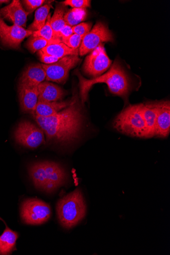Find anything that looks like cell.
Wrapping results in <instances>:
<instances>
[{
  "mask_svg": "<svg viewBox=\"0 0 170 255\" xmlns=\"http://www.w3.org/2000/svg\"><path fill=\"white\" fill-rule=\"evenodd\" d=\"M29 14L23 9L18 0H14L9 5L0 9V17L23 28L26 26L27 16Z\"/></svg>",
  "mask_w": 170,
  "mask_h": 255,
  "instance_id": "cell-12",
  "label": "cell"
},
{
  "mask_svg": "<svg viewBox=\"0 0 170 255\" xmlns=\"http://www.w3.org/2000/svg\"><path fill=\"white\" fill-rule=\"evenodd\" d=\"M14 137L18 144L31 149L37 148L44 142L43 130L28 121L18 124L14 131Z\"/></svg>",
  "mask_w": 170,
  "mask_h": 255,
  "instance_id": "cell-7",
  "label": "cell"
},
{
  "mask_svg": "<svg viewBox=\"0 0 170 255\" xmlns=\"http://www.w3.org/2000/svg\"><path fill=\"white\" fill-rule=\"evenodd\" d=\"M58 220L66 229L74 227L82 221L86 215L87 207L83 194L77 189L61 198L56 207Z\"/></svg>",
  "mask_w": 170,
  "mask_h": 255,
  "instance_id": "cell-4",
  "label": "cell"
},
{
  "mask_svg": "<svg viewBox=\"0 0 170 255\" xmlns=\"http://www.w3.org/2000/svg\"><path fill=\"white\" fill-rule=\"evenodd\" d=\"M9 2V1H6V0H0V4L7 3Z\"/></svg>",
  "mask_w": 170,
  "mask_h": 255,
  "instance_id": "cell-32",
  "label": "cell"
},
{
  "mask_svg": "<svg viewBox=\"0 0 170 255\" xmlns=\"http://www.w3.org/2000/svg\"><path fill=\"white\" fill-rule=\"evenodd\" d=\"M86 16L85 9L73 8L69 9L65 13L64 18L66 24L74 27L83 21Z\"/></svg>",
  "mask_w": 170,
  "mask_h": 255,
  "instance_id": "cell-24",
  "label": "cell"
},
{
  "mask_svg": "<svg viewBox=\"0 0 170 255\" xmlns=\"http://www.w3.org/2000/svg\"><path fill=\"white\" fill-rule=\"evenodd\" d=\"M51 16V13H49L43 27L39 31L33 32L32 36L41 37L48 41L54 43L62 42L61 39L55 34L51 27L50 22Z\"/></svg>",
  "mask_w": 170,
  "mask_h": 255,
  "instance_id": "cell-23",
  "label": "cell"
},
{
  "mask_svg": "<svg viewBox=\"0 0 170 255\" xmlns=\"http://www.w3.org/2000/svg\"><path fill=\"white\" fill-rule=\"evenodd\" d=\"M40 56V61L45 64H51L57 62L59 59L45 54H38Z\"/></svg>",
  "mask_w": 170,
  "mask_h": 255,
  "instance_id": "cell-31",
  "label": "cell"
},
{
  "mask_svg": "<svg viewBox=\"0 0 170 255\" xmlns=\"http://www.w3.org/2000/svg\"><path fill=\"white\" fill-rule=\"evenodd\" d=\"M33 33L17 25L8 26L0 17V41L6 47L18 49L23 39L31 36Z\"/></svg>",
  "mask_w": 170,
  "mask_h": 255,
  "instance_id": "cell-11",
  "label": "cell"
},
{
  "mask_svg": "<svg viewBox=\"0 0 170 255\" xmlns=\"http://www.w3.org/2000/svg\"><path fill=\"white\" fill-rule=\"evenodd\" d=\"M80 61L77 55H70L51 64H41L46 74L45 80L64 84L68 79L69 71Z\"/></svg>",
  "mask_w": 170,
  "mask_h": 255,
  "instance_id": "cell-8",
  "label": "cell"
},
{
  "mask_svg": "<svg viewBox=\"0 0 170 255\" xmlns=\"http://www.w3.org/2000/svg\"><path fill=\"white\" fill-rule=\"evenodd\" d=\"M76 96L72 99L64 102H48L38 101L35 112L33 115L38 117L46 118L53 116L70 106L76 99Z\"/></svg>",
  "mask_w": 170,
  "mask_h": 255,
  "instance_id": "cell-16",
  "label": "cell"
},
{
  "mask_svg": "<svg viewBox=\"0 0 170 255\" xmlns=\"http://www.w3.org/2000/svg\"><path fill=\"white\" fill-rule=\"evenodd\" d=\"M157 114L155 136L165 137L170 132V104L169 101L156 104Z\"/></svg>",
  "mask_w": 170,
  "mask_h": 255,
  "instance_id": "cell-14",
  "label": "cell"
},
{
  "mask_svg": "<svg viewBox=\"0 0 170 255\" xmlns=\"http://www.w3.org/2000/svg\"><path fill=\"white\" fill-rule=\"evenodd\" d=\"M141 110L147 129V138L155 136L157 114L156 104H140Z\"/></svg>",
  "mask_w": 170,
  "mask_h": 255,
  "instance_id": "cell-18",
  "label": "cell"
},
{
  "mask_svg": "<svg viewBox=\"0 0 170 255\" xmlns=\"http://www.w3.org/2000/svg\"><path fill=\"white\" fill-rule=\"evenodd\" d=\"M53 42L48 41L41 37L31 36L26 43L27 48L33 53L39 51Z\"/></svg>",
  "mask_w": 170,
  "mask_h": 255,
  "instance_id": "cell-25",
  "label": "cell"
},
{
  "mask_svg": "<svg viewBox=\"0 0 170 255\" xmlns=\"http://www.w3.org/2000/svg\"><path fill=\"white\" fill-rule=\"evenodd\" d=\"M62 3L66 6H70L74 8L85 9L90 6L91 1L89 0H66Z\"/></svg>",
  "mask_w": 170,
  "mask_h": 255,
  "instance_id": "cell-28",
  "label": "cell"
},
{
  "mask_svg": "<svg viewBox=\"0 0 170 255\" xmlns=\"http://www.w3.org/2000/svg\"><path fill=\"white\" fill-rule=\"evenodd\" d=\"M38 101L54 102L61 100L65 95L64 91L57 85L49 82H42L38 86Z\"/></svg>",
  "mask_w": 170,
  "mask_h": 255,
  "instance_id": "cell-17",
  "label": "cell"
},
{
  "mask_svg": "<svg viewBox=\"0 0 170 255\" xmlns=\"http://www.w3.org/2000/svg\"><path fill=\"white\" fill-rule=\"evenodd\" d=\"M49 204L37 199H27L21 204L20 215L24 223L37 225L46 223L51 217Z\"/></svg>",
  "mask_w": 170,
  "mask_h": 255,
  "instance_id": "cell-6",
  "label": "cell"
},
{
  "mask_svg": "<svg viewBox=\"0 0 170 255\" xmlns=\"http://www.w3.org/2000/svg\"><path fill=\"white\" fill-rule=\"evenodd\" d=\"M45 78L46 74L41 64H33L27 67L23 72L19 83L30 87H38Z\"/></svg>",
  "mask_w": 170,
  "mask_h": 255,
  "instance_id": "cell-15",
  "label": "cell"
},
{
  "mask_svg": "<svg viewBox=\"0 0 170 255\" xmlns=\"http://www.w3.org/2000/svg\"><path fill=\"white\" fill-rule=\"evenodd\" d=\"M114 127L119 131L128 135L147 138V129L140 105L130 106L115 119Z\"/></svg>",
  "mask_w": 170,
  "mask_h": 255,
  "instance_id": "cell-5",
  "label": "cell"
},
{
  "mask_svg": "<svg viewBox=\"0 0 170 255\" xmlns=\"http://www.w3.org/2000/svg\"><path fill=\"white\" fill-rule=\"evenodd\" d=\"M66 9H67L66 6L62 3L58 4L56 6L52 17L51 18V27L55 34L59 38L60 37L59 36V33L66 25L64 16Z\"/></svg>",
  "mask_w": 170,
  "mask_h": 255,
  "instance_id": "cell-22",
  "label": "cell"
},
{
  "mask_svg": "<svg viewBox=\"0 0 170 255\" xmlns=\"http://www.w3.org/2000/svg\"><path fill=\"white\" fill-rule=\"evenodd\" d=\"M33 116L47 141L63 144L74 142L78 139L82 128L83 114L77 97L70 106L51 117Z\"/></svg>",
  "mask_w": 170,
  "mask_h": 255,
  "instance_id": "cell-1",
  "label": "cell"
},
{
  "mask_svg": "<svg viewBox=\"0 0 170 255\" xmlns=\"http://www.w3.org/2000/svg\"><path fill=\"white\" fill-rule=\"evenodd\" d=\"M18 92L21 110L34 114L38 101V87H30L19 83Z\"/></svg>",
  "mask_w": 170,
  "mask_h": 255,
  "instance_id": "cell-13",
  "label": "cell"
},
{
  "mask_svg": "<svg viewBox=\"0 0 170 255\" xmlns=\"http://www.w3.org/2000/svg\"><path fill=\"white\" fill-rule=\"evenodd\" d=\"M44 2V0H25L22 3L25 6L27 12L31 13L38 7H40Z\"/></svg>",
  "mask_w": 170,
  "mask_h": 255,
  "instance_id": "cell-29",
  "label": "cell"
},
{
  "mask_svg": "<svg viewBox=\"0 0 170 255\" xmlns=\"http://www.w3.org/2000/svg\"><path fill=\"white\" fill-rule=\"evenodd\" d=\"M112 61L102 44L86 57L83 66L84 71L95 78L107 71Z\"/></svg>",
  "mask_w": 170,
  "mask_h": 255,
  "instance_id": "cell-10",
  "label": "cell"
},
{
  "mask_svg": "<svg viewBox=\"0 0 170 255\" xmlns=\"http://www.w3.org/2000/svg\"><path fill=\"white\" fill-rule=\"evenodd\" d=\"M113 41V35L107 27L103 23L99 22L84 37L79 50V54L83 56L92 52L102 43Z\"/></svg>",
  "mask_w": 170,
  "mask_h": 255,
  "instance_id": "cell-9",
  "label": "cell"
},
{
  "mask_svg": "<svg viewBox=\"0 0 170 255\" xmlns=\"http://www.w3.org/2000/svg\"><path fill=\"white\" fill-rule=\"evenodd\" d=\"M83 38L79 35L73 34L67 38L62 39L61 41L69 48L76 50L80 47Z\"/></svg>",
  "mask_w": 170,
  "mask_h": 255,
  "instance_id": "cell-26",
  "label": "cell"
},
{
  "mask_svg": "<svg viewBox=\"0 0 170 255\" xmlns=\"http://www.w3.org/2000/svg\"><path fill=\"white\" fill-rule=\"evenodd\" d=\"M92 24L90 22H82L80 24L72 27L74 34L84 37L91 30Z\"/></svg>",
  "mask_w": 170,
  "mask_h": 255,
  "instance_id": "cell-27",
  "label": "cell"
},
{
  "mask_svg": "<svg viewBox=\"0 0 170 255\" xmlns=\"http://www.w3.org/2000/svg\"><path fill=\"white\" fill-rule=\"evenodd\" d=\"M79 49H72L63 42L55 43L48 45L45 48L38 51V54H45L60 59L70 55H79Z\"/></svg>",
  "mask_w": 170,
  "mask_h": 255,
  "instance_id": "cell-19",
  "label": "cell"
},
{
  "mask_svg": "<svg viewBox=\"0 0 170 255\" xmlns=\"http://www.w3.org/2000/svg\"><path fill=\"white\" fill-rule=\"evenodd\" d=\"M73 34H74V32H73L72 27L66 24L59 32V36L62 40L70 36Z\"/></svg>",
  "mask_w": 170,
  "mask_h": 255,
  "instance_id": "cell-30",
  "label": "cell"
},
{
  "mask_svg": "<svg viewBox=\"0 0 170 255\" xmlns=\"http://www.w3.org/2000/svg\"><path fill=\"white\" fill-rule=\"evenodd\" d=\"M51 8V5L45 4L38 8L35 12L34 20L28 30L32 32L40 30L45 24Z\"/></svg>",
  "mask_w": 170,
  "mask_h": 255,
  "instance_id": "cell-21",
  "label": "cell"
},
{
  "mask_svg": "<svg viewBox=\"0 0 170 255\" xmlns=\"http://www.w3.org/2000/svg\"><path fill=\"white\" fill-rule=\"evenodd\" d=\"M5 225L3 233L0 236V255H9L16 250V242L18 238L16 232L11 230L6 224Z\"/></svg>",
  "mask_w": 170,
  "mask_h": 255,
  "instance_id": "cell-20",
  "label": "cell"
},
{
  "mask_svg": "<svg viewBox=\"0 0 170 255\" xmlns=\"http://www.w3.org/2000/svg\"><path fill=\"white\" fill-rule=\"evenodd\" d=\"M29 174L37 188L49 193L64 185L67 177L65 170L59 164L48 161L32 164L29 168Z\"/></svg>",
  "mask_w": 170,
  "mask_h": 255,
  "instance_id": "cell-3",
  "label": "cell"
},
{
  "mask_svg": "<svg viewBox=\"0 0 170 255\" xmlns=\"http://www.w3.org/2000/svg\"><path fill=\"white\" fill-rule=\"evenodd\" d=\"M80 82V93L82 103L87 100L88 93L93 85L98 83L106 84L113 94L125 97L130 89L129 78L122 66L115 61L110 70L105 74L87 80L78 74Z\"/></svg>",
  "mask_w": 170,
  "mask_h": 255,
  "instance_id": "cell-2",
  "label": "cell"
}]
</instances>
